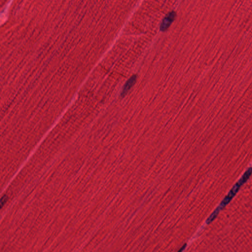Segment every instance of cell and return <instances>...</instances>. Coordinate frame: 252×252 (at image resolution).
I'll use <instances>...</instances> for the list:
<instances>
[{"label": "cell", "mask_w": 252, "mask_h": 252, "mask_svg": "<svg viewBox=\"0 0 252 252\" xmlns=\"http://www.w3.org/2000/svg\"><path fill=\"white\" fill-rule=\"evenodd\" d=\"M252 173V168H249L245 172V173L244 174V175L238 181V182L236 183L234 186L233 187V188L229 192L228 194L226 196V198L223 200V201H222L220 205L217 207V208L220 211H221V209H223L224 207L227 205V203L230 202L232 199L233 198V196L236 194L237 192L238 191L240 187L241 186V185L245 183L247 180L249 178V177L251 176Z\"/></svg>", "instance_id": "obj_1"}, {"label": "cell", "mask_w": 252, "mask_h": 252, "mask_svg": "<svg viewBox=\"0 0 252 252\" xmlns=\"http://www.w3.org/2000/svg\"><path fill=\"white\" fill-rule=\"evenodd\" d=\"M176 14L175 12H173L168 14L164 20H162V23L161 25L160 29L161 31H165L170 26V25L173 23L174 20L175 19Z\"/></svg>", "instance_id": "obj_2"}, {"label": "cell", "mask_w": 252, "mask_h": 252, "mask_svg": "<svg viewBox=\"0 0 252 252\" xmlns=\"http://www.w3.org/2000/svg\"><path fill=\"white\" fill-rule=\"evenodd\" d=\"M136 80V75H134V76H132L127 81V82H126V84L124 85L123 90H122L121 94L122 96H124L126 95V94L127 93L128 91H129V90L131 89L133 85L135 84Z\"/></svg>", "instance_id": "obj_3"}, {"label": "cell", "mask_w": 252, "mask_h": 252, "mask_svg": "<svg viewBox=\"0 0 252 252\" xmlns=\"http://www.w3.org/2000/svg\"><path fill=\"white\" fill-rule=\"evenodd\" d=\"M220 211L218 208H216V210L214 211L213 213L210 215V217L208 218V219L207 220V224H210V223H211V222L216 218L218 214L219 213Z\"/></svg>", "instance_id": "obj_4"}]
</instances>
